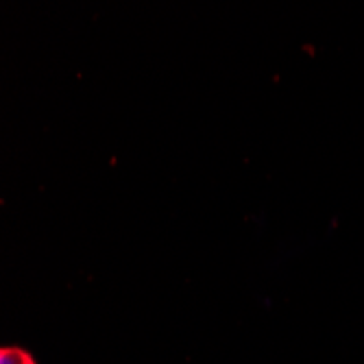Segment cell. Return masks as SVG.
Returning <instances> with one entry per match:
<instances>
[{
	"label": "cell",
	"mask_w": 364,
	"mask_h": 364,
	"mask_svg": "<svg viewBox=\"0 0 364 364\" xmlns=\"http://www.w3.org/2000/svg\"><path fill=\"white\" fill-rule=\"evenodd\" d=\"M0 364H36V360L31 358L24 349L18 347H5L0 351Z\"/></svg>",
	"instance_id": "6da1fadb"
}]
</instances>
